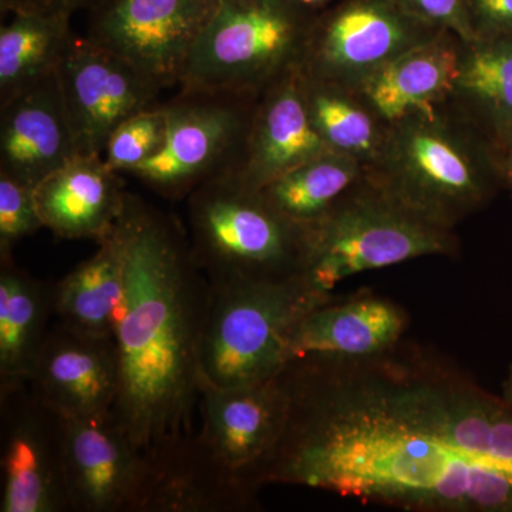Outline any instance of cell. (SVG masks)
<instances>
[{"mask_svg": "<svg viewBox=\"0 0 512 512\" xmlns=\"http://www.w3.org/2000/svg\"><path fill=\"white\" fill-rule=\"evenodd\" d=\"M72 18L46 13H16L0 29V104L59 70L74 36Z\"/></svg>", "mask_w": 512, "mask_h": 512, "instance_id": "obj_25", "label": "cell"}, {"mask_svg": "<svg viewBox=\"0 0 512 512\" xmlns=\"http://www.w3.org/2000/svg\"><path fill=\"white\" fill-rule=\"evenodd\" d=\"M397 348L291 360L285 429L261 484L403 510L512 512V404Z\"/></svg>", "mask_w": 512, "mask_h": 512, "instance_id": "obj_1", "label": "cell"}, {"mask_svg": "<svg viewBox=\"0 0 512 512\" xmlns=\"http://www.w3.org/2000/svg\"><path fill=\"white\" fill-rule=\"evenodd\" d=\"M448 30L412 18L393 0H336L313 19L298 70L356 90L377 70Z\"/></svg>", "mask_w": 512, "mask_h": 512, "instance_id": "obj_9", "label": "cell"}, {"mask_svg": "<svg viewBox=\"0 0 512 512\" xmlns=\"http://www.w3.org/2000/svg\"><path fill=\"white\" fill-rule=\"evenodd\" d=\"M474 39L512 30V0H466Z\"/></svg>", "mask_w": 512, "mask_h": 512, "instance_id": "obj_31", "label": "cell"}, {"mask_svg": "<svg viewBox=\"0 0 512 512\" xmlns=\"http://www.w3.org/2000/svg\"><path fill=\"white\" fill-rule=\"evenodd\" d=\"M178 89L161 103L163 147L128 173L170 201L187 200L202 184L237 173L261 94Z\"/></svg>", "mask_w": 512, "mask_h": 512, "instance_id": "obj_7", "label": "cell"}, {"mask_svg": "<svg viewBox=\"0 0 512 512\" xmlns=\"http://www.w3.org/2000/svg\"><path fill=\"white\" fill-rule=\"evenodd\" d=\"M407 15L434 26L448 30L470 42L474 39L468 20L466 0H393Z\"/></svg>", "mask_w": 512, "mask_h": 512, "instance_id": "obj_30", "label": "cell"}, {"mask_svg": "<svg viewBox=\"0 0 512 512\" xmlns=\"http://www.w3.org/2000/svg\"><path fill=\"white\" fill-rule=\"evenodd\" d=\"M325 151L329 150L313 127L295 66L259 94L247 150L232 177L259 191Z\"/></svg>", "mask_w": 512, "mask_h": 512, "instance_id": "obj_18", "label": "cell"}, {"mask_svg": "<svg viewBox=\"0 0 512 512\" xmlns=\"http://www.w3.org/2000/svg\"><path fill=\"white\" fill-rule=\"evenodd\" d=\"M45 228L64 239H100L113 232L128 192L103 157L79 156L36 187Z\"/></svg>", "mask_w": 512, "mask_h": 512, "instance_id": "obj_19", "label": "cell"}, {"mask_svg": "<svg viewBox=\"0 0 512 512\" xmlns=\"http://www.w3.org/2000/svg\"><path fill=\"white\" fill-rule=\"evenodd\" d=\"M147 457L150 478L141 512H244L258 505V490L228 470L197 430Z\"/></svg>", "mask_w": 512, "mask_h": 512, "instance_id": "obj_17", "label": "cell"}, {"mask_svg": "<svg viewBox=\"0 0 512 512\" xmlns=\"http://www.w3.org/2000/svg\"><path fill=\"white\" fill-rule=\"evenodd\" d=\"M365 174L355 158L325 151L265 185L259 194L285 220L308 228Z\"/></svg>", "mask_w": 512, "mask_h": 512, "instance_id": "obj_27", "label": "cell"}, {"mask_svg": "<svg viewBox=\"0 0 512 512\" xmlns=\"http://www.w3.org/2000/svg\"><path fill=\"white\" fill-rule=\"evenodd\" d=\"M150 460L113 413L66 417L64 480L72 512H141Z\"/></svg>", "mask_w": 512, "mask_h": 512, "instance_id": "obj_13", "label": "cell"}, {"mask_svg": "<svg viewBox=\"0 0 512 512\" xmlns=\"http://www.w3.org/2000/svg\"><path fill=\"white\" fill-rule=\"evenodd\" d=\"M79 156L57 73L0 104V175L36 188Z\"/></svg>", "mask_w": 512, "mask_h": 512, "instance_id": "obj_16", "label": "cell"}, {"mask_svg": "<svg viewBox=\"0 0 512 512\" xmlns=\"http://www.w3.org/2000/svg\"><path fill=\"white\" fill-rule=\"evenodd\" d=\"M36 396L64 417L111 412L120 390L116 338L57 322L28 380Z\"/></svg>", "mask_w": 512, "mask_h": 512, "instance_id": "obj_15", "label": "cell"}, {"mask_svg": "<svg viewBox=\"0 0 512 512\" xmlns=\"http://www.w3.org/2000/svg\"><path fill=\"white\" fill-rule=\"evenodd\" d=\"M221 0H113L89 13L86 39L133 64L160 89L180 86Z\"/></svg>", "mask_w": 512, "mask_h": 512, "instance_id": "obj_11", "label": "cell"}, {"mask_svg": "<svg viewBox=\"0 0 512 512\" xmlns=\"http://www.w3.org/2000/svg\"><path fill=\"white\" fill-rule=\"evenodd\" d=\"M165 128L167 123L161 104L141 111L111 134L104 151V161L116 173H130L161 150Z\"/></svg>", "mask_w": 512, "mask_h": 512, "instance_id": "obj_28", "label": "cell"}, {"mask_svg": "<svg viewBox=\"0 0 512 512\" xmlns=\"http://www.w3.org/2000/svg\"><path fill=\"white\" fill-rule=\"evenodd\" d=\"M200 349L201 383L242 387L272 379L289 363L293 330L333 301L303 276L211 285Z\"/></svg>", "mask_w": 512, "mask_h": 512, "instance_id": "obj_4", "label": "cell"}, {"mask_svg": "<svg viewBox=\"0 0 512 512\" xmlns=\"http://www.w3.org/2000/svg\"><path fill=\"white\" fill-rule=\"evenodd\" d=\"M498 164H500L503 184L508 185L512 190V146L498 151Z\"/></svg>", "mask_w": 512, "mask_h": 512, "instance_id": "obj_34", "label": "cell"}, {"mask_svg": "<svg viewBox=\"0 0 512 512\" xmlns=\"http://www.w3.org/2000/svg\"><path fill=\"white\" fill-rule=\"evenodd\" d=\"M503 397L508 403L512 404V366L510 367V373H508L507 380L504 382Z\"/></svg>", "mask_w": 512, "mask_h": 512, "instance_id": "obj_35", "label": "cell"}, {"mask_svg": "<svg viewBox=\"0 0 512 512\" xmlns=\"http://www.w3.org/2000/svg\"><path fill=\"white\" fill-rule=\"evenodd\" d=\"M66 417L28 380L0 383V512H69Z\"/></svg>", "mask_w": 512, "mask_h": 512, "instance_id": "obj_10", "label": "cell"}, {"mask_svg": "<svg viewBox=\"0 0 512 512\" xmlns=\"http://www.w3.org/2000/svg\"><path fill=\"white\" fill-rule=\"evenodd\" d=\"M36 188L0 175V261L13 259L22 239L45 228L37 208Z\"/></svg>", "mask_w": 512, "mask_h": 512, "instance_id": "obj_29", "label": "cell"}, {"mask_svg": "<svg viewBox=\"0 0 512 512\" xmlns=\"http://www.w3.org/2000/svg\"><path fill=\"white\" fill-rule=\"evenodd\" d=\"M113 0H0L2 13H46L73 18L76 13H92Z\"/></svg>", "mask_w": 512, "mask_h": 512, "instance_id": "obj_32", "label": "cell"}, {"mask_svg": "<svg viewBox=\"0 0 512 512\" xmlns=\"http://www.w3.org/2000/svg\"><path fill=\"white\" fill-rule=\"evenodd\" d=\"M365 177L407 211L451 231L503 185L497 148L450 99L387 126Z\"/></svg>", "mask_w": 512, "mask_h": 512, "instance_id": "obj_3", "label": "cell"}, {"mask_svg": "<svg viewBox=\"0 0 512 512\" xmlns=\"http://www.w3.org/2000/svg\"><path fill=\"white\" fill-rule=\"evenodd\" d=\"M56 316V282L0 261V383L29 380Z\"/></svg>", "mask_w": 512, "mask_h": 512, "instance_id": "obj_23", "label": "cell"}, {"mask_svg": "<svg viewBox=\"0 0 512 512\" xmlns=\"http://www.w3.org/2000/svg\"><path fill=\"white\" fill-rule=\"evenodd\" d=\"M448 99L497 151L512 146V30L463 40L457 79Z\"/></svg>", "mask_w": 512, "mask_h": 512, "instance_id": "obj_22", "label": "cell"}, {"mask_svg": "<svg viewBox=\"0 0 512 512\" xmlns=\"http://www.w3.org/2000/svg\"><path fill=\"white\" fill-rule=\"evenodd\" d=\"M192 259L211 285L276 281L305 274V228L272 210L232 175L187 198Z\"/></svg>", "mask_w": 512, "mask_h": 512, "instance_id": "obj_5", "label": "cell"}, {"mask_svg": "<svg viewBox=\"0 0 512 512\" xmlns=\"http://www.w3.org/2000/svg\"><path fill=\"white\" fill-rule=\"evenodd\" d=\"M198 436L218 460L249 487L261 474L284 433L288 392L281 372L262 383L217 387L201 383Z\"/></svg>", "mask_w": 512, "mask_h": 512, "instance_id": "obj_14", "label": "cell"}, {"mask_svg": "<svg viewBox=\"0 0 512 512\" xmlns=\"http://www.w3.org/2000/svg\"><path fill=\"white\" fill-rule=\"evenodd\" d=\"M463 39L443 32L396 57L365 80L356 92L384 126L447 100L460 66Z\"/></svg>", "mask_w": 512, "mask_h": 512, "instance_id": "obj_20", "label": "cell"}, {"mask_svg": "<svg viewBox=\"0 0 512 512\" xmlns=\"http://www.w3.org/2000/svg\"><path fill=\"white\" fill-rule=\"evenodd\" d=\"M312 22L286 0H221L178 87L262 93L298 66Z\"/></svg>", "mask_w": 512, "mask_h": 512, "instance_id": "obj_8", "label": "cell"}, {"mask_svg": "<svg viewBox=\"0 0 512 512\" xmlns=\"http://www.w3.org/2000/svg\"><path fill=\"white\" fill-rule=\"evenodd\" d=\"M406 329V315L394 303L359 298L330 301L309 312L293 330L289 362L312 353L370 356L394 348Z\"/></svg>", "mask_w": 512, "mask_h": 512, "instance_id": "obj_21", "label": "cell"}, {"mask_svg": "<svg viewBox=\"0 0 512 512\" xmlns=\"http://www.w3.org/2000/svg\"><path fill=\"white\" fill-rule=\"evenodd\" d=\"M123 299L124 252L116 225L92 258L56 282V316L70 328L116 338Z\"/></svg>", "mask_w": 512, "mask_h": 512, "instance_id": "obj_24", "label": "cell"}, {"mask_svg": "<svg viewBox=\"0 0 512 512\" xmlns=\"http://www.w3.org/2000/svg\"><path fill=\"white\" fill-rule=\"evenodd\" d=\"M305 234L303 278L323 293L362 272L423 256L453 255L458 249L451 229L407 211L365 174Z\"/></svg>", "mask_w": 512, "mask_h": 512, "instance_id": "obj_6", "label": "cell"}, {"mask_svg": "<svg viewBox=\"0 0 512 512\" xmlns=\"http://www.w3.org/2000/svg\"><path fill=\"white\" fill-rule=\"evenodd\" d=\"M57 76L80 156L103 157L124 121L163 103L153 80L86 37H76Z\"/></svg>", "mask_w": 512, "mask_h": 512, "instance_id": "obj_12", "label": "cell"}, {"mask_svg": "<svg viewBox=\"0 0 512 512\" xmlns=\"http://www.w3.org/2000/svg\"><path fill=\"white\" fill-rule=\"evenodd\" d=\"M301 74V72H299ZM303 96L313 127L333 153L369 168L382 150L387 126L356 90L301 74Z\"/></svg>", "mask_w": 512, "mask_h": 512, "instance_id": "obj_26", "label": "cell"}, {"mask_svg": "<svg viewBox=\"0 0 512 512\" xmlns=\"http://www.w3.org/2000/svg\"><path fill=\"white\" fill-rule=\"evenodd\" d=\"M124 299L117 320L120 390L111 413L144 454L194 433L210 282L181 222L127 195L117 222Z\"/></svg>", "mask_w": 512, "mask_h": 512, "instance_id": "obj_2", "label": "cell"}, {"mask_svg": "<svg viewBox=\"0 0 512 512\" xmlns=\"http://www.w3.org/2000/svg\"><path fill=\"white\" fill-rule=\"evenodd\" d=\"M286 2H288L292 8L299 10L302 15L315 19L319 13L328 9L330 5H333V3L336 2V0H286Z\"/></svg>", "mask_w": 512, "mask_h": 512, "instance_id": "obj_33", "label": "cell"}]
</instances>
